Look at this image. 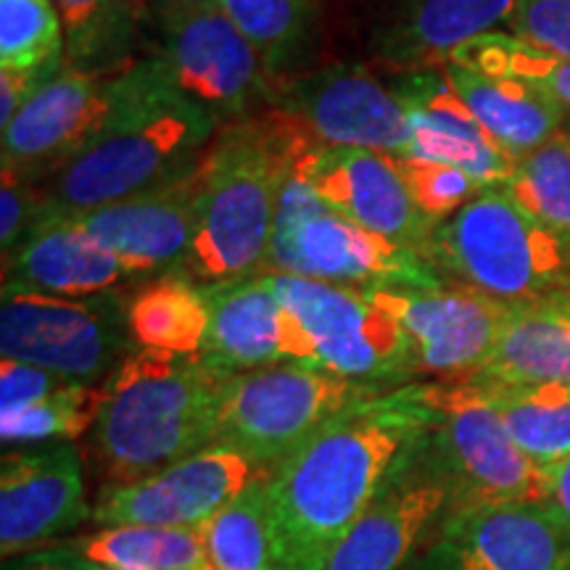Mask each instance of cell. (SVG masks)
Masks as SVG:
<instances>
[{
    "instance_id": "obj_1",
    "label": "cell",
    "mask_w": 570,
    "mask_h": 570,
    "mask_svg": "<svg viewBox=\"0 0 570 570\" xmlns=\"http://www.w3.org/2000/svg\"><path fill=\"white\" fill-rule=\"evenodd\" d=\"M431 428L425 383L352 404L267 473L275 570H323Z\"/></svg>"
},
{
    "instance_id": "obj_2",
    "label": "cell",
    "mask_w": 570,
    "mask_h": 570,
    "mask_svg": "<svg viewBox=\"0 0 570 570\" xmlns=\"http://www.w3.org/2000/svg\"><path fill=\"white\" fill-rule=\"evenodd\" d=\"M219 119L185 96L167 63L132 61L111 77L90 140L38 188L48 212H85L164 185L204 159Z\"/></svg>"
},
{
    "instance_id": "obj_3",
    "label": "cell",
    "mask_w": 570,
    "mask_h": 570,
    "mask_svg": "<svg viewBox=\"0 0 570 570\" xmlns=\"http://www.w3.org/2000/svg\"><path fill=\"white\" fill-rule=\"evenodd\" d=\"M306 135L281 111L235 119L202 159L196 233L180 273L202 285L262 275L277 206Z\"/></svg>"
},
{
    "instance_id": "obj_4",
    "label": "cell",
    "mask_w": 570,
    "mask_h": 570,
    "mask_svg": "<svg viewBox=\"0 0 570 570\" xmlns=\"http://www.w3.org/2000/svg\"><path fill=\"white\" fill-rule=\"evenodd\" d=\"M223 373L204 356L135 348L101 383L90 431L106 487H125L214 444Z\"/></svg>"
},
{
    "instance_id": "obj_5",
    "label": "cell",
    "mask_w": 570,
    "mask_h": 570,
    "mask_svg": "<svg viewBox=\"0 0 570 570\" xmlns=\"http://www.w3.org/2000/svg\"><path fill=\"white\" fill-rule=\"evenodd\" d=\"M423 256L508 306L570 294V246L504 188H487L433 227Z\"/></svg>"
},
{
    "instance_id": "obj_6",
    "label": "cell",
    "mask_w": 570,
    "mask_h": 570,
    "mask_svg": "<svg viewBox=\"0 0 570 570\" xmlns=\"http://www.w3.org/2000/svg\"><path fill=\"white\" fill-rule=\"evenodd\" d=\"M267 275L288 317L291 362L383 389L407 386L417 375L410 336L367 291Z\"/></svg>"
},
{
    "instance_id": "obj_7",
    "label": "cell",
    "mask_w": 570,
    "mask_h": 570,
    "mask_svg": "<svg viewBox=\"0 0 570 570\" xmlns=\"http://www.w3.org/2000/svg\"><path fill=\"white\" fill-rule=\"evenodd\" d=\"M265 273L356 291L431 288L444 283L423 254L346 219L296 175L283 188Z\"/></svg>"
},
{
    "instance_id": "obj_8",
    "label": "cell",
    "mask_w": 570,
    "mask_h": 570,
    "mask_svg": "<svg viewBox=\"0 0 570 570\" xmlns=\"http://www.w3.org/2000/svg\"><path fill=\"white\" fill-rule=\"evenodd\" d=\"M431 428L423 458L449 491V510L544 502L547 473L508 436L475 381L425 383Z\"/></svg>"
},
{
    "instance_id": "obj_9",
    "label": "cell",
    "mask_w": 570,
    "mask_h": 570,
    "mask_svg": "<svg viewBox=\"0 0 570 570\" xmlns=\"http://www.w3.org/2000/svg\"><path fill=\"white\" fill-rule=\"evenodd\" d=\"M383 391L391 389L296 362L227 375L219 389L214 444L238 449L269 473L327 420Z\"/></svg>"
},
{
    "instance_id": "obj_10",
    "label": "cell",
    "mask_w": 570,
    "mask_h": 570,
    "mask_svg": "<svg viewBox=\"0 0 570 570\" xmlns=\"http://www.w3.org/2000/svg\"><path fill=\"white\" fill-rule=\"evenodd\" d=\"M127 306L109 294L63 298L3 291L0 354L59 375L67 383L96 386L135 352Z\"/></svg>"
},
{
    "instance_id": "obj_11",
    "label": "cell",
    "mask_w": 570,
    "mask_h": 570,
    "mask_svg": "<svg viewBox=\"0 0 570 570\" xmlns=\"http://www.w3.org/2000/svg\"><path fill=\"white\" fill-rule=\"evenodd\" d=\"M404 570H570V531L547 502L454 508Z\"/></svg>"
},
{
    "instance_id": "obj_12",
    "label": "cell",
    "mask_w": 570,
    "mask_h": 570,
    "mask_svg": "<svg viewBox=\"0 0 570 570\" xmlns=\"http://www.w3.org/2000/svg\"><path fill=\"white\" fill-rule=\"evenodd\" d=\"M275 111L320 146L407 156L410 114L391 85L354 63H333L288 85L273 82Z\"/></svg>"
},
{
    "instance_id": "obj_13",
    "label": "cell",
    "mask_w": 570,
    "mask_h": 570,
    "mask_svg": "<svg viewBox=\"0 0 570 570\" xmlns=\"http://www.w3.org/2000/svg\"><path fill=\"white\" fill-rule=\"evenodd\" d=\"M161 53L185 96L214 117L246 119L273 98V80L259 53L223 9L161 11Z\"/></svg>"
},
{
    "instance_id": "obj_14",
    "label": "cell",
    "mask_w": 570,
    "mask_h": 570,
    "mask_svg": "<svg viewBox=\"0 0 570 570\" xmlns=\"http://www.w3.org/2000/svg\"><path fill=\"white\" fill-rule=\"evenodd\" d=\"M248 454L212 444L175 465L156 470L125 487H104L92 520L109 525H161V529H204L230 499L265 479Z\"/></svg>"
},
{
    "instance_id": "obj_15",
    "label": "cell",
    "mask_w": 570,
    "mask_h": 570,
    "mask_svg": "<svg viewBox=\"0 0 570 570\" xmlns=\"http://www.w3.org/2000/svg\"><path fill=\"white\" fill-rule=\"evenodd\" d=\"M373 302L399 320L415 348L417 375L468 381L494 352L508 320V304L468 285L367 291Z\"/></svg>"
},
{
    "instance_id": "obj_16",
    "label": "cell",
    "mask_w": 570,
    "mask_h": 570,
    "mask_svg": "<svg viewBox=\"0 0 570 570\" xmlns=\"http://www.w3.org/2000/svg\"><path fill=\"white\" fill-rule=\"evenodd\" d=\"M294 175L323 202L365 230L423 254L433 225L412 204L394 156L365 148L320 146L304 138Z\"/></svg>"
},
{
    "instance_id": "obj_17",
    "label": "cell",
    "mask_w": 570,
    "mask_h": 570,
    "mask_svg": "<svg viewBox=\"0 0 570 570\" xmlns=\"http://www.w3.org/2000/svg\"><path fill=\"white\" fill-rule=\"evenodd\" d=\"M92 518L82 460L71 441L3 454L0 465V552H35Z\"/></svg>"
},
{
    "instance_id": "obj_18",
    "label": "cell",
    "mask_w": 570,
    "mask_h": 570,
    "mask_svg": "<svg viewBox=\"0 0 570 570\" xmlns=\"http://www.w3.org/2000/svg\"><path fill=\"white\" fill-rule=\"evenodd\" d=\"M202 161L175 180L98 209L63 212L117 256L127 277L185 265L196 233Z\"/></svg>"
},
{
    "instance_id": "obj_19",
    "label": "cell",
    "mask_w": 570,
    "mask_h": 570,
    "mask_svg": "<svg viewBox=\"0 0 570 570\" xmlns=\"http://www.w3.org/2000/svg\"><path fill=\"white\" fill-rule=\"evenodd\" d=\"M446 510L449 491L420 444L338 541L323 570H404Z\"/></svg>"
},
{
    "instance_id": "obj_20",
    "label": "cell",
    "mask_w": 570,
    "mask_h": 570,
    "mask_svg": "<svg viewBox=\"0 0 570 570\" xmlns=\"http://www.w3.org/2000/svg\"><path fill=\"white\" fill-rule=\"evenodd\" d=\"M114 75H85L63 67L3 127V173L40 183L67 164L109 109Z\"/></svg>"
},
{
    "instance_id": "obj_21",
    "label": "cell",
    "mask_w": 570,
    "mask_h": 570,
    "mask_svg": "<svg viewBox=\"0 0 570 570\" xmlns=\"http://www.w3.org/2000/svg\"><path fill=\"white\" fill-rule=\"evenodd\" d=\"M391 88L402 98L410 114L412 159L452 164L465 169L487 188H502L510 180L515 161L483 125L473 117L468 104L441 67L394 71Z\"/></svg>"
},
{
    "instance_id": "obj_22",
    "label": "cell",
    "mask_w": 570,
    "mask_h": 570,
    "mask_svg": "<svg viewBox=\"0 0 570 570\" xmlns=\"http://www.w3.org/2000/svg\"><path fill=\"white\" fill-rule=\"evenodd\" d=\"M127 277L109 248L71 219V214L40 209L17 254L3 262V291H27L63 298L109 294Z\"/></svg>"
},
{
    "instance_id": "obj_23",
    "label": "cell",
    "mask_w": 570,
    "mask_h": 570,
    "mask_svg": "<svg viewBox=\"0 0 570 570\" xmlns=\"http://www.w3.org/2000/svg\"><path fill=\"white\" fill-rule=\"evenodd\" d=\"M209 302V333L204 362L223 375L291 362L288 317L267 273L204 285Z\"/></svg>"
},
{
    "instance_id": "obj_24",
    "label": "cell",
    "mask_w": 570,
    "mask_h": 570,
    "mask_svg": "<svg viewBox=\"0 0 570 570\" xmlns=\"http://www.w3.org/2000/svg\"><path fill=\"white\" fill-rule=\"evenodd\" d=\"M515 0H396L375 35L391 71L441 67L468 42L508 27Z\"/></svg>"
},
{
    "instance_id": "obj_25",
    "label": "cell",
    "mask_w": 570,
    "mask_h": 570,
    "mask_svg": "<svg viewBox=\"0 0 570 570\" xmlns=\"http://www.w3.org/2000/svg\"><path fill=\"white\" fill-rule=\"evenodd\" d=\"M473 377L570 386V294L510 304L494 352Z\"/></svg>"
},
{
    "instance_id": "obj_26",
    "label": "cell",
    "mask_w": 570,
    "mask_h": 570,
    "mask_svg": "<svg viewBox=\"0 0 570 570\" xmlns=\"http://www.w3.org/2000/svg\"><path fill=\"white\" fill-rule=\"evenodd\" d=\"M444 69L454 90L483 125V130L512 159H520L533 148L544 146L552 135H558L568 125L570 114L531 85L483 75V71L468 69L454 61H446Z\"/></svg>"
},
{
    "instance_id": "obj_27",
    "label": "cell",
    "mask_w": 570,
    "mask_h": 570,
    "mask_svg": "<svg viewBox=\"0 0 570 570\" xmlns=\"http://www.w3.org/2000/svg\"><path fill=\"white\" fill-rule=\"evenodd\" d=\"M475 381V377H470ZM508 436L539 468L570 458V386L475 381Z\"/></svg>"
},
{
    "instance_id": "obj_28",
    "label": "cell",
    "mask_w": 570,
    "mask_h": 570,
    "mask_svg": "<svg viewBox=\"0 0 570 570\" xmlns=\"http://www.w3.org/2000/svg\"><path fill=\"white\" fill-rule=\"evenodd\" d=\"M127 325L135 346L202 356L209 333V302L204 285L185 273L159 277L130 298Z\"/></svg>"
},
{
    "instance_id": "obj_29",
    "label": "cell",
    "mask_w": 570,
    "mask_h": 570,
    "mask_svg": "<svg viewBox=\"0 0 570 570\" xmlns=\"http://www.w3.org/2000/svg\"><path fill=\"white\" fill-rule=\"evenodd\" d=\"M106 570H214L202 529L109 525L75 544Z\"/></svg>"
},
{
    "instance_id": "obj_30",
    "label": "cell",
    "mask_w": 570,
    "mask_h": 570,
    "mask_svg": "<svg viewBox=\"0 0 570 570\" xmlns=\"http://www.w3.org/2000/svg\"><path fill=\"white\" fill-rule=\"evenodd\" d=\"M67 32V63L85 75H117L132 61L138 11L130 0H56Z\"/></svg>"
},
{
    "instance_id": "obj_31",
    "label": "cell",
    "mask_w": 570,
    "mask_h": 570,
    "mask_svg": "<svg viewBox=\"0 0 570 570\" xmlns=\"http://www.w3.org/2000/svg\"><path fill=\"white\" fill-rule=\"evenodd\" d=\"M219 9L259 53L277 82L302 59L315 27V0H219Z\"/></svg>"
},
{
    "instance_id": "obj_32",
    "label": "cell",
    "mask_w": 570,
    "mask_h": 570,
    "mask_svg": "<svg viewBox=\"0 0 570 570\" xmlns=\"http://www.w3.org/2000/svg\"><path fill=\"white\" fill-rule=\"evenodd\" d=\"M202 531L214 570H275L267 475L230 499Z\"/></svg>"
},
{
    "instance_id": "obj_33",
    "label": "cell",
    "mask_w": 570,
    "mask_h": 570,
    "mask_svg": "<svg viewBox=\"0 0 570 570\" xmlns=\"http://www.w3.org/2000/svg\"><path fill=\"white\" fill-rule=\"evenodd\" d=\"M449 61L491 77H508V80L531 85L570 114V59L531 46L518 35L502 30L489 32L462 46Z\"/></svg>"
},
{
    "instance_id": "obj_34",
    "label": "cell",
    "mask_w": 570,
    "mask_h": 570,
    "mask_svg": "<svg viewBox=\"0 0 570 570\" xmlns=\"http://www.w3.org/2000/svg\"><path fill=\"white\" fill-rule=\"evenodd\" d=\"M525 212L570 246V130L520 156L502 185Z\"/></svg>"
},
{
    "instance_id": "obj_35",
    "label": "cell",
    "mask_w": 570,
    "mask_h": 570,
    "mask_svg": "<svg viewBox=\"0 0 570 570\" xmlns=\"http://www.w3.org/2000/svg\"><path fill=\"white\" fill-rule=\"evenodd\" d=\"M67 67V32L53 0H0V69Z\"/></svg>"
},
{
    "instance_id": "obj_36",
    "label": "cell",
    "mask_w": 570,
    "mask_h": 570,
    "mask_svg": "<svg viewBox=\"0 0 570 570\" xmlns=\"http://www.w3.org/2000/svg\"><path fill=\"white\" fill-rule=\"evenodd\" d=\"M98 410H101V386L67 383L21 415L0 420V439L6 446L75 441L92 431Z\"/></svg>"
},
{
    "instance_id": "obj_37",
    "label": "cell",
    "mask_w": 570,
    "mask_h": 570,
    "mask_svg": "<svg viewBox=\"0 0 570 570\" xmlns=\"http://www.w3.org/2000/svg\"><path fill=\"white\" fill-rule=\"evenodd\" d=\"M399 175L407 185L412 204L423 214L428 225H441L454 217L462 206L473 202L487 190V185L468 175L465 169L452 164L412 159V156H394Z\"/></svg>"
},
{
    "instance_id": "obj_38",
    "label": "cell",
    "mask_w": 570,
    "mask_h": 570,
    "mask_svg": "<svg viewBox=\"0 0 570 570\" xmlns=\"http://www.w3.org/2000/svg\"><path fill=\"white\" fill-rule=\"evenodd\" d=\"M508 32L570 59V0H515Z\"/></svg>"
},
{
    "instance_id": "obj_39",
    "label": "cell",
    "mask_w": 570,
    "mask_h": 570,
    "mask_svg": "<svg viewBox=\"0 0 570 570\" xmlns=\"http://www.w3.org/2000/svg\"><path fill=\"white\" fill-rule=\"evenodd\" d=\"M61 386H67V381L48 370L19 360H3L0 362V420L21 415Z\"/></svg>"
},
{
    "instance_id": "obj_40",
    "label": "cell",
    "mask_w": 570,
    "mask_h": 570,
    "mask_svg": "<svg viewBox=\"0 0 570 570\" xmlns=\"http://www.w3.org/2000/svg\"><path fill=\"white\" fill-rule=\"evenodd\" d=\"M40 209L38 188L17 175L3 173V185H0V246H3V262L11 259L21 240L30 235L40 217Z\"/></svg>"
},
{
    "instance_id": "obj_41",
    "label": "cell",
    "mask_w": 570,
    "mask_h": 570,
    "mask_svg": "<svg viewBox=\"0 0 570 570\" xmlns=\"http://www.w3.org/2000/svg\"><path fill=\"white\" fill-rule=\"evenodd\" d=\"M61 69H38V71H9L0 69V130L24 109L27 101L46 88Z\"/></svg>"
},
{
    "instance_id": "obj_42",
    "label": "cell",
    "mask_w": 570,
    "mask_h": 570,
    "mask_svg": "<svg viewBox=\"0 0 570 570\" xmlns=\"http://www.w3.org/2000/svg\"><path fill=\"white\" fill-rule=\"evenodd\" d=\"M3 570H106L90 562L82 552L53 547V550H35L6 560Z\"/></svg>"
},
{
    "instance_id": "obj_43",
    "label": "cell",
    "mask_w": 570,
    "mask_h": 570,
    "mask_svg": "<svg viewBox=\"0 0 570 570\" xmlns=\"http://www.w3.org/2000/svg\"><path fill=\"white\" fill-rule=\"evenodd\" d=\"M544 473H547L544 502L550 504L554 515H558L562 520V525L570 531V458L544 468Z\"/></svg>"
},
{
    "instance_id": "obj_44",
    "label": "cell",
    "mask_w": 570,
    "mask_h": 570,
    "mask_svg": "<svg viewBox=\"0 0 570 570\" xmlns=\"http://www.w3.org/2000/svg\"><path fill=\"white\" fill-rule=\"evenodd\" d=\"M156 11L173 9H219V0H154Z\"/></svg>"
},
{
    "instance_id": "obj_45",
    "label": "cell",
    "mask_w": 570,
    "mask_h": 570,
    "mask_svg": "<svg viewBox=\"0 0 570 570\" xmlns=\"http://www.w3.org/2000/svg\"><path fill=\"white\" fill-rule=\"evenodd\" d=\"M130 3L135 6V11H138V17L142 19L148 13V9H151V6H154V0H130Z\"/></svg>"
},
{
    "instance_id": "obj_46",
    "label": "cell",
    "mask_w": 570,
    "mask_h": 570,
    "mask_svg": "<svg viewBox=\"0 0 570 570\" xmlns=\"http://www.w3.org/2000/svg\"><path fill=\"white\" fill-rule=\"evenodd\" d=\"M566 127H568V130H570V117H568V125H566Z\"/></svg>"
},
{
    "instance_id": "obj_47",
    "label": "cell",
    "mask_w": 570,
    "mask_h": 570,
    "mask_svg": "<svg viewBox=\"0 0 570 570\" xmlns=\"http://www.w3.org/2000/svg\"><path fill=\"white\" fill-rule=\"evenodd\" d=\"M111 570H125V568H111Z\"/></svg>"
}]
</instances>
